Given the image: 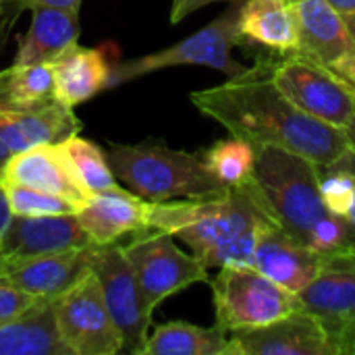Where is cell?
Instances as JSON below:
<instances>
[{
  "mask_svg": "<svg viewBox=\"0 0 355 355\" xmlns=\"http://www.w3.org/2000/svg\"><path fill=\"white\" fill-rule=\"evenodd\" d=\"M275 64V56H262L223 85L189 94V100L202 114L254 148L279 146L320 168L335 164L352 148L347 131L300 110L277 87Z\"/></svg>",
  "mask_w": 355,
  "mask_h": 355,
  "instance_id": "6da1fadb",
  "label": "cell"
},
{
  "mask_svg": "<svg viewBox=\"0 0 355 355\" xmlns=\"http://www.w3.org/2000/svg\"><path fill=\"white\" fill-rule=\"evenodd\" d=\"M252 183L268 216L306 248L331 256L355 250L347 218L327 206L320 166L279 146H258Z\"/></svg>",
  "mask_w": 355,
  "mask_h": 355,
  "instance_id": "7a4b0ae2",
  "label": "cell"
},
{
  "mask_svg": "<svg viewBox=\"0 0 355 355\" xmlns=\"http://www.w3.org/2000/svg\"><path fill=\"white\" fill-rule=\"evenodd\" d=\"M266 220L270 216L260 202L252 177L214 196L150 202L148 214L150 229L181 239L198 258Z\"/></svg>",
  "mask_w": 355,
  "mask_h": 355,
  "instance_id": "3957f363",
  "label": "cell"
},
{
  "mask_svg": "<svg viewBox=\"0 0 355 355\" xmlns=\"http://www.w3.org/2000/svg\"><path fill=\"white\" fill-rule=\"evenodd\" d=\"M104 154L114 177L148 202L204 198L227 189L212 175L202 154L173 150L154 137L139 144H108Z\"/></svg>",
  "mask_w": 355,
  "mask_h": 355,
  "instance_id": "277c9868",
  "label": "cell"
},
{
  "mask_svg": "<svg viewBox=\"0 0 355 355\" xmlns=\"http://www.w3.org/2000/svg\"><path fill=\"white\" fill-rule=\"evenodd\" d=\"M239 10L241 4H233L223 15H218L212 23H208L200 31L187 35L185 40L168 48L114 62L110 67L108 89L146 77L150 73L168 67H181V64L210 67L225 73L227 77H235L243 73L248 67L233 58V48L243 44V37L239 33Z\"/></svg>",
  "mask_w": 355,
  "mask_h": 355,
  "instance_id": "5b68a950",
  "label": "cell"
},
{
  "mask_svg": "<svg viewBox=\"0 0 355 355\" xmlns=\"http://www.w3.org/2000/svg\"><path fill=\"white\" fill-rule=\"evenodd\" d=\"M216 324L227 333L266 327L295 310L300 297L254 266H223L212 281Z\"/></svg>",
  "mask_w": 355,
  "mask_h": 355,
  "instance_id": "8992f818",
  "label": "cell"
},
{
  "mask_svg": "<svg viewBox=\"0 0 355 355\" xmlns=\"http://www.w3.org/2000/svg\"><path fill=\"white\" fill-rule=\"evenodd\" d=\"M56 324L71 355H114L123 352V335L114 324L98 277L87 270L54 300Z\"/></svg>",
  "mask_w": 355,
  "mask_h": 355,
  "instance_id": "52a82bcc",
  "label": "cell"
},
{
  "mask_svg": "<svg viewBox=\"0 0 355 355\" xmlns=\"http://www.w3.org/2000/svg\"><path fill=\"white\" fill-rule=\"evenodd\" d=\"M89 270L98 277L106 308L123 335V352L144 355L152 310L146 304L137 275L123 252V245H94Z\"/></svg>",
  "mask_w": 355,
  "mask_h": 355,
  "instance_id": "ba28073f",
  "label": "cell"
},
{
  "mask_svg": "<svg viewBox=\"0 0 355 355\" xmlns=\"http://www.w3.org/2000/svg\"><path fill=\"white\" fill-rule=\"evenodd\" d=\"M148 308L154 312L160 302L187 289L193 283H208V268L198 256L185 254L175 237L164 231H146L123 245Z\"/></svg>",
  "mask_w": 355,
  "mask_h": 355,
  "instance_id": "9c48e42d",
  "label": "cell"
},
{
  "mask_svg": "<svg viewBox=\"0 0 355 355\" xmlns=\"http://www.w3.org/2000/svg\"><path fill=\"white\" fill-rule=\"evenodd\" d=\"M277 87L304 112L339 129L355 114V94L324 64L302 52L285 54L275 64Z\"/></svg>",
  "mask_w": 355,
  "mask_h": 355,
  "instance_id": "30bf717a",
  "label": "cell"
},
{
  "mask_svg": "<svg viewBox=\"0 0 355 355\" xmlns=\"http://www.w3.org/2000/svg\"><path fill=\"white\" fill-rule=\"evenodd\" d=\"M229 355H337V347L314 314L295 310L266 327L231 333Z\"/></svg>",
  "mask_w": 355,
  "mask_h": 355,
  "instance_id": "8fae6325",
  "label": "cell"
},
{
  "mask_svg": "<svg viewBox=\"0 0 355 355\" xmlns=\"http://www.w3.org/2000/svg\"><path fill=\"white\" fill-rule=\"evenodd\" d=\"M81 131V121L71 106L56 96L33 104H10L0 100V139L10 156L33 146L62 144Z\"/></svg>",
  "mask_w": 355,
  "mask_h": 355,
  "instance_id": "7c38bea8",
  "label": "cell"
},
{
  "mask_svg": "<svg viewBox=\"0 0 355 355\" xmlns=\"http://www.w3.org/2000/svg\"><path fill=\"white\" fill-rule=\"evenodd\" d=\"M302 310L314 314L333 343L355 314V250L324 256V268L300 293Z\"/></svg>",
  "mask_w": 355,
  "mask_h": 355,
  "instance_id": "4fadbf2b",
  "label": "cell"
},
{
  "mask_svg": "<svg viewBox=\"0 0 355 355\" xmlns=\"http://www.w3.org/2000/svg\"><path fill=\"white\" fill-rule=\"evenodd\" d=\"M94 245L79 225L75 212L46 214V216H19L12 214L0 241L2 260L56 254L77 248Z\"/></svg>",
  "mask_w": 355,
  "mask_h": 355,
  "instance_id": "5bb4252c",
  "label": "cell"
},
{
  "mask_svg": "<svg viewBox=\"0 0 355 355\" xmlns=\"http://www.w3.org/2000/svg\"><path fill=\"white\" fill-rule=\"evenodd\" d=\"M0 181L19 183L60 196L64 200H71L79 208L89 198L87 189L79 183L60 144L33 146L29 150L12 154L2 166Z\"/></svg>",
  "mask_w": 355,
  "mask_h": 355,
  "instance_id": "9a60e30c",
  "label": "cell"
},
{
  "mask_svg": "<svg viewBox=\"0 0 355 355\" xmlns=\"http://www.w3.org/2000/svg\"><path fill=\"white\" fill-rule=\"evenodd\" d=\"M150 202L119 185L87 198L75 212L94 245L119 243L125 235L152 231L148 223Z\"/></svg>",
  "mask_w": 355,
  "mask_h": 355,
  "instance_id": "2e32d148",
  "label": "cell"
},
{
  "mask_svg": "<svg viewBox=\"0 0 355 355\" xmlns=\"http://www.w3.org/2000/svg\"><path fill=\"white\" fill-rule=\"evenodd\" d=\"M254 268L297 295L324 268V256L306 248L270 220L260 233Z\"/></svg>",
  "mask_w": 355,
  "mask_h": 355,
  "instance_id": "e0dca14e",
  "label": "cell"
},
{
  "mask_svg": "<svg viewBox=\"0 0 355 355\" xmlns=\"http://www.w3.org/2000/svg\"><path fill=\"white\" fill-rule=\"evenodd\" d=\"M92 248L94 245L56 254L8 258L2 260L0 275L31 295L58 297L89 270Z\"/></svg>",
  "mask_w": 355,
  "mask_h": 355,
  "instance_id": "ac0fdd59",
  "label": "cell"
},
{
  "mask_svg": "<svg viewBox=\"0 0 355 355\" xmlns=\"http://www.w3.org/2000/svg\"><path fill=\"white\" fill-rule=\"evenodd\" d=\"M297 21V52L333 67L355 52V40L343 19L327 0H289Z\"/></svg>",
  "mask_w": 355,
  "mask_h": 355,
  "instance_id": "d6986e66",
  "label": "cell"
},
{
  "mask_svg": "<svg viewBox=\"0 0 355 355\" xmlns=\"http://www.w3.org/2000/svg\"><path fill=\"white\" fill-rule=\"evenodd\" d=\"M31 23L19 40L12 64H50L79 37V8H58L31 2Z\"/></svg>",
  "mask_w": 355,
  "mask_h": 355,
  "instance_id": "ffe728a7",
  "label": "cell"
},
{
  "mask_svg": "<svg viewBox=\"0 0 355 355\" xmlns=\"http://www.w3.org/2000/svg\"><path fill=\"white\" fill-rule=\"evenodd\" d=\"M110 67L102 48L71 44L50 62L54 96L71 108L92 100L102 89H108Z\"/></svg>",
  "mask_w": 355,
  "mask_h": 355,
  "instance_id": "44dd1931",
  "label": "cell"
},
{
  "mask_svg": "<svg viewBox=\"0 0 355 355\" xmlns=\"http://www.w3.org/2000/svg\"><path fill=\"white\" fill-rule=\"evenodd\" d=\"M56 297H44L21 316L0 324V355H71L56 324Z\"/></svg>",
  "mask_w": 355,
  "mask_h": 355,
  "instance_id": "7402d4cb",
  "label": "cell"
},
{
  "mask_svg": "<svg viewBox=\"0 0 355 355\" xmlns=\"http://www.w3.org/2000/svg\"><path fill=\"white\" fill-rule=\"evenodd\" d=\"M239 33L243 42H254L283 56L300 48L297 21L289 0H243Z\"/></svg>",
  "mask_w": 355,
  "mask_h": 355,
  "instance_id": "603a6c76",
  "label": "cell"
},
{
  "mask_svg": "<svg viewBox=\"0 0 355 355\" xmlns=\"http://www.w3.org/2000/svg\"><path fill=\"white\" fill-rule=\"evenodd\" d=\"M144 355H229V333L214 324L210 329L189 322H166L154 329Z\"/></svg>",
  "mask_w": 355,
  "mask_h": 355,
  "instance_id": "cb8c5ba5",
  "label": "cell"
},
{
  "mask_svg": "<svg viewBox=\"0 0 355 355\" xmlns=\"http://www.w3.org/2000/svg\"><path fill=\"white\" fill-rule=\"evenodd\" d=\"M202 158L223 185L233 187L245 183L252 177L256 164V148L250 141L231 135L229 139H220L204 150Z\"/></svg>",
  "mask_w": 355,
  "mask_h": 355,
  "instance_id": "d4e9b609",
  "label": "cell"
},
{
  "mask_svg": "<svg viewBox=\"0 0 355 355\" xmlns=\"http://www.w3.org/2000/svg\"><path fill=\"white\" fill-rule=\"evenodd\" d=\"M60 146H62L79 183L87 189L89 196L116 187V177L110 168V162H108L106 154L94 141L83 139L77 133V135L64 139Z\"/></svg>",
  "mask_w": 355,
  "mask_h": 355,
  "instance_id": "484cf974",
  "label": "cell"
},
{
  "mask_svg": "<svg viewBox=\"0 0 355 355\" xmlns=\"http://www.w3.org/2000/svg\"><path fill=\"white\" fill-rule=\"evenodd\" d=\"M54 96L52 69L46 62L40 64H12L8 67V94L10 104H33Z\"/></svg>",
  "mask_w": 355,
  "mask_h": 355,
  "instance_id": "4316f807",
  "label": "cell"
},
{
  "mask_svg": "<svg viewBox=\"0 0 355 355\" xmlns=\"http://www.w3.org/2000/svg\"><path fill=\"white\" fill-rule=\"evenodd\" d=\"M4 191L8 198V206L12 214L19 216H46V214H69L77 212L79 206L73 204L71 200H64L60 196L19 185V183H4Z\"/></svg>",
  "mask_w": 355,
  "mask_h": 355,
  "instance_id": "83f0119b",
  "label": "cell"
},
{
  "mask_svg": "<svg viewBox=\"0 0 355 355\" xmlns=\"http://www.w3.org/2000/svg\"><path fill=\"white\" fill-rule=\"evenodd\" d=\"M320 191H322V198H324L327 206L331 208V212L347 218L355 200L354 175L324 166V168H320Z\"/></svg>",
  "mask_w": 355,
  "mask_h": 355,
  "instance_id": "f1b7e54d",
  "label": "cell"
},
{
  "mask_svg": "<svg viewBox=\"0 0 355 355\" xmlns=\"http://www.w3.org/2000/svg\"><path fill=\"white\" fill-rule=\"evenodd\" d=\"M40 300H44V297L31 295V293L19 289L17 285H12L8 279H4L0 275V324L21 316L31 306H35Z\"/></svg>",
  "mask_w": 355,
  "mask_h": 355,
  "instance_id": "f546056e",
  "label": "cell"
},
{
  "mask_svg": "<svg viewBox=\"0 0 355 355\" xmlns=\"http://www.w3.org/2000/svg\"><path fill=\"white\" fill-rule=\"evenodd\" d=\"M25 8H29V0H0V52Z\"/></svg>",
  "mask_w": 355,
  "mask_h": 355,
  "instance_id": "4dcf8cb0",
  "label": "cell"
},
{
  "mask_svg": "<svg viewBox=\"0 0 355 355\" xmlns=\"http://www.w3.org/2000/svg\"><path fill=\"white\" fill-rule=\"evenodd\" d=\"M212 2H231V4H241L243 0H173L171 6V23H181L185 17L196 12L198 8L212 4Z\"/></svg>",
  "mask_w": 355,
  "mask_h": 355,
  "instance_id": "1f68e13d",
  "label": "cell"
},
{
  "mask_svg": "<svg viewBox=\"0 0 355 355\" xmlns=\"http://www.w3.org/2000/svg\"><path fill=\"white\" fill-rule=\"evenodd\" d=\"M337 355H355V314L335 337Z\"/></svg>",
  "mask_w": 355,
  "mask_h": 355,
  "instance_id": "d6a6232c",
  "label": "cell"
},
{
  "mask_svg": "<svg viewBox=\"0 0 355 355\" xmlns=\"http://www.w3.org/2000/svg\"><path fill=\"white\" fill-rule=\"evenodd\" d=\"M352 92L355 94V52L352 54H347L345 58H341V60H337L333 67H329Z\"/></svg>",
  "mask_w": 355,
  "mask_h": 355,
  "instance_id": "836d02e7",
  "label": "cell"
},
{
  "mask_svg": "<svg viewBox=\"0 0 355 355\" xmlns=\"http://www.w3.org/2000/svg\"><path fill=\"white\" fill-rule=\"evenodd\" d=\"M10 216H12V212H10V206H8V198H6L4 185L0 181V241H2V235L6 231V225H8ZM0 264H2V256H0Z\"/></svg>",
  "mask_w": 355,
  "mask_h": 355,
  "instance_id": "e575fe53",
  "label": "cell"
},
{
  "mask_svg": "<svg viewBox=\"0 0 355 355\" xmlns=\"http://www.w3.org/2000/svg\"><path fill=\"white\" fill-rule=\"evenodd\" d=\"M6 94H8V69L0 71V100H4ZM8 158H10V152L4 146V141L0 139V166H4Z\"/></svg>",
  "mask_w": 355,
  "mask_h": 355,
  "instance_id": "d590c367",
  "label": "cell"
},
{
  "mask_svg": "<svg viewBox=\"0 0 355 355\" xmlns=\"http://www.w3.org/2000/svg\"><path fill=\"white\" fill-rule=\"evenodd\" d=\"M331 168H337V171H345L349 175L355 177V146H352L335 164H331Z\"/></svg>",
  "mask_w": 355,
  "mask_h": 355,
  "instance_id": "8d00e7d4",
  "label": "cell"
},
{
  "mask_svg": "<svg viewBox=\"0 0 355 355\" xmlns=\"http://www.w3.org/2000/svg\"><path fill=\"white\" fill-rule=\"evenodd\" d=\"M339 15H354L355 12V0H327Z\"/></svg>",
  "mask_w": 355,
  "mask_h": 355,
  "instance_id": "74e56055",
  "label": "cell"
},
{
  "mask_svg": "<svg viewBox=\"0 0 355 355\" xmlns=\"http://www.w3.org/2000/svg\"><path fill=\"white\" fill-rule=\"evenodd\" d=\"M31 2L48 4V6H58V8H79L81 6V0H31Z\"/></svg>",
  "mask_w": 355,
  "mask_h": 355,
  "instance_id": "f35d334b",
  "label": "cell"
},
{
  "mask_svg": "<svg viewBox=\"0 0 355 355\" xmlns=\"http://www.w3.org/2000/svg\"><path fill=\"white\" fill-rule=\"evenodd\" d=\"M345 131H347V137H349L352 146H355V114L354 119H352V123H349V127H347Z\"/></svg>",
  "mask_w": 355,
  "mask_h": 355,
  "instance_id": "ab89813d",
  "label": "cell"
},
{
  "mask_svg": "<svg viewBox=\"0 0 355 355\" xmlns=\"http://www.w3.org/2000/svg\"><path fill=\"white\" fill-rule=\"evenodd\" d=\"M343 19H345V23H347V27H349V31H352V35H354L355 40V12L354 15H345Z\"/></svg>",
  "mask_w": 355,
  "mask_h": 355,
  "instance_id": "60d3db41",
  "label": "cell"
},
{
  "mask_svg": "<svg viewBox=\"0 0 355 355\" xmlns=\"http://www.w3.org/2000/svg\"><path fill=\"white\" fill-rule=\"evenodd\" d=\"M347 223L352 225V229L355 231V200H354V206H352V210H349V214H347Z\"/></svg>",
  "mask_w": 355,
  "mask_h": 355,
  "instance_id": "b9f144b4",
  "label": "cell"
},
{
  "mask_svg": "<svg viewBox=\"0 0 355 355\" xmlns=\"http://www.w3.org/2000/svg\"><path fill=\"white\" fill-rule=\"evenodd\" d=\"M0 177H2V166H0Z\"/></svg>",
  "mask_w": 355,
  "mask_h": 355,
  "instance_id": "7bdbcfd3",
  "label": "cell"
}]
</instances>
